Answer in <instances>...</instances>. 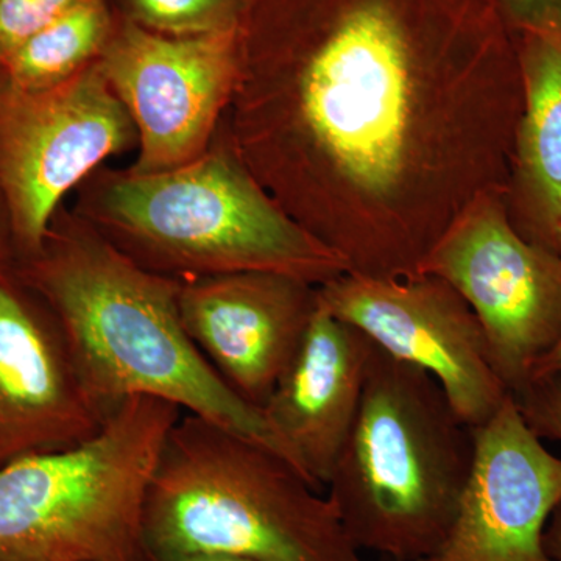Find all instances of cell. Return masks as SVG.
I'll return each mask as SVG.
<instances>
[{"label": "cell", "mask_w": 561, "mask_h": 561, "mask_svg": "<svg viewBox=\"0 0 561 561\" xmlns=\"http://www.w3.org/2000/svg\"><path fill=\"white\" fill-rule=\"evenodd\" d=\"M516 35L524 83L518 154L529 206L527 241L561 256V41Z\"/></svg>", "instance_id": "5bb4252c"}, {"label": "cell", "mask_w": 561, "mask_h": 561, "mask_svg": "<svg viewBox=\"0 0 561 561\" xmlns=\"http://www.w3.org/2000/svg\"><path fill=\"white\" fill-rule=\"evenodd\" d=\"M9 260H13V245L7 221H0V262Z\"/></svg>", "instance_id": "7402d4cb"}, {"label": "cell", "mask_w": 561, "mask_h": 561, "mask_svg": "<svg viewBox=\"0 0 561 561\" xmlns=\"http://www.w3.org/2000/svg\"><path fill=\"white\" fill-rule=\"evenodd\" d=\"M524 420L541 438L561 443V371L537 376L513 394Z\"/></svg>", "instance_id": "ac0fdd59"}, {"label": "cell", "mask_w": 561, "mask_h": 561, "mask_svg": "<svg viewBox=\"0 0 561 561\" xmlns=\"http://www.w3.org/2000/svg\"><path fill=\"white\" fill-rule=\"evenodd\" d=\"M99 62L139 138L130 173L157 175L209 149L238 73L236 28L169 36L119 11Z\"/></svg>", "instance_id": "ba28073f"}, {"label": "cell", "mask_w": 561, "mask_h": 561, "mask_svg": "<svg viewBox=\"0 0 561 561\" xmlns=\"http://www.w3.org/2000/svg\"><path fill=\"white\" fill-rule=\"evenodd\" d=\"M146 561H256V560L243 559V557L203 556V557H187V559H176V560H146Z\"/></svg>", "instance_id": "603a6c76"}, {"label": "cell", "mask_w": 561, "mask_h": 561, "mask_svg": "<svg viewBox=\"0 0 561 561\" xmlns=\"http://www.w3.org/2000/svg\"><path fill=\"white\" fill-rule=\"evenodd\" d=\"M146 560L364 561L337 508L286 457L181 413L144 497Z\"/></svg>", "instance_id": "7a4b0ae2"}, {"label": "cell", "mask_w": 561, "mask_h": 561, "mask_svg": "<svg viewBox=\"0 0 561 561\" xmlns=\"http://www.w3.org/2000/svg\"><path fill=\"white\" fill-rule=\"evenodd\" d=\"M471 430L474 457L456 518L420 561H551L545 534L561 505V457L530 430L512 393Z\"/></svg>", "instance_id": "8fae6325"}, {"label": "cell", "mask_w": 561, "mask_h": 561, "mask_svg": "<svg viewBox=\"0 0 561 561\" xmlns=\"http://www.w3.org/2000/svg\"><path fill=\"white\" fill-rule=\"evenodd\" d=\"M91 217L122 253L169 278L268 272L327 284L348 273L227 150L209 147L157 175L113 176Z\"/></svg>", "instance_id": "277c9868"}, {"label": "cell", "mask_w": 561, "mask_h": 561, "mask_svg": "<svg viewBox=\"0 0 561 561\" xmlns=\"http://www.w3.org/2000/svg\"><path fill=\"white\" fill-rule=\"evenodd\" d=\"M0 561H18L14 557L9 556V553L0 551Z\"/></svg>", "instance_id": "cb8c5ba5"}, {"label": "cell", "mask_w": 561, "mask_h": 561, "mask_svg": "<svg viewBox=\"0 0 561 561\" xmlns=\"http://www.w3.org/2000/svg\"><path fill=\"white\" fill-rule=\"evenodd\" d=\"M545 546L551 561H561V505L553 512L546 527Z\"/></svg>", "instance_id": "ffe728a7"}, {"label": "cell", "mask_w": 561, "mask_h": 561, "mask_svg": "<svg viewBox=\"0 0 561 561\" xmlns=\"http://www.w3.org/2000/svg\"><path fill=\"white\" fill-rule=\"evenodd\" d=\"M11 264L57 317L103 411L135 397L157 398L294 465L262 409L231 390L192 342L180 316V279L147 271L72 217L55 216L41 249Z\"/></svg>", "instance_id": "6da1fadb"}, {"label": "cell", "mask_w": 561, "mask_h": 561, "mask_svg": "<svg viewBox=\"0 0 561 561\" xmlns=\"http://www.w3.org/2000/svg\"><path fill=\"white\" fill-rule=\"evenodd\" d=\"M319 301L394 359L430 373L467 426H481L511 394L478 317L438 276L343 273L321 284Z\"/></svg>", "instance_id": "9c48e42d"}, {"label": "cell", "mask_w": 561, "mask_h": 561, "mask_svg": "<svg viewBox=\"0 0 561 561\" xmlns=\"http://www.w3.org/2000/svg\"><path fill=\"white\" fill-rule=\"evenodd\" d=\"M181 412L130 398L90 440L0 467V551L18 561H146L144 497Z\"/></svg>", "instance_id": "5b68a950"}, {"label": "cell", "mask_w": 561, "mask_h": 561, "mask_svg": "<svg viewBox=\"0 0 561 561\" xmlns=\"http://www.w3.org/2000/svg\"><path fill=\"white\" fill-rule=\"evenodd\" d=\"M135 133L99 60L46 90L0 83V205L13 260L41 249L62 197Z\"/></svg>", "instance_id": "8992f818"}, {"label": "cell", "mask_w": 561, "mask_h": 561, "mask_svg": "<svg viewBox=\"0 0 561 561\" xmlns=\"http://www.w3.org/2000/svg\"><path fill=\"white\" fill-rule=\"evenodd\" d=\"M420 273L468 302L494 371L518 394L561 341V256L527 241L502 210L468 214L432 247Z\"/></svg>", "instance_id": "52a82bcc"}, {"label": "cell", "mask_w": 561, "mask_h": 561, "mask_svg": "<svg viewBox=\"0 0 561 561\" xmlns=\"http://www.w3.org/2000/svg\"><path fill=\"white\" fill-rule=\"evenodd\" d=\"M515 33L561 41V0H491Z\"/></svg>", "instance_id": "d6986e66"}, {"label": "cell", "mask_w": 561, "mask_h": 561, "mask_svg": "<svg viewBox=\"0 0 561 561\" xmlns=\"http://www.w3.org/2000/svg\"><path fill=\"white\" fill-rule=\"evenodd\" d=\"M136 24L169 36H202L238 25L241 0H125Z\"/></svg>", "instance_id": "2e32d148"}, {"label": "cell", "mask_w": 561, "mask_h": 561, "mask_svg": "<svg viewBox=\"0 0 561 561\" xmlns=\"http://www.w3.org/2000/svg\"><path fill=\"white\" fill-rule=\"evenodd\" d=\"M83 0H0V62Z\"/></svg>", "instance_id": "e0dca14e"}, {"label": "cell", "mask_w": 561, "mask_h": 561, "mask_svg": "<svg viewBox=\"0 0 561 561\" xmlns=\"http://www.w3.org/2000/svg\"><path fill=\"white\" fill-rule=\"evenodd\" d=\"M375 343L320 305L262 412L291 461L320 490L359 412Z\"/></svg>", "instance_id": "4fadbf2b"}, {"label": "cell", "mask_w": 561, "mask_h": 561, "mask_svg": "<svg viewBox=\"0 0 561 561\" xmlns=\"http://www.w3.org/2000/svg\"><path fill=\"white\" fill-rule=\"evenodd\" d=\"M556 371H561V341L557 343L556 348H553L551 353H549L548 356H546L545 359H542L540 364H538L537 370H535L534 378H537V376L548 375V373Z\"/></svg>", "instance_id": "44dd1931"}, {"label": "cell", "mask_w": 561, "mask_h": 561, "mask_svg": "<svg viewBox=\"0 0 561 561\" xmlns=\"http://www.w3.org/2000/svg\"><path fill=\"white\" fill-rule=\"evenodd\" d=\"M108 416L49 306L0 262V467L90 440Z\"/></svg>", "instance_id": "30bf717a"}, {"label": "cell", "mask_w": 561, "mask_h": 561, "mask_svg": "<svg viewBox=\"0 0 561 561\" xmlns=\"http://www.w3.org/2000/svg\"><path fill=\"white\" fill-rule=\"evenodd\" d=\"M311 286L268 272L180 279V316L217 375L262 409L319 308V290Z\"/></svg>", "instance_id": "7c38bea8"}, {"label": "cell", "mask_w": 561, "mask_h": 561, "mask_svg": "<svg viewBox=\"0 0 561 561\" xmlns=\"http://www.w3.org/2000/svg\"><path fill=\"white\" fill-rule=\"evenodd\" d=\"M474 438L430 373L375 345L328 497L359 551L420 561L451 529Z\"/></svg>", "instance_id": "3957f363"}, {"label": "cell", "mask_w": 561, "mask_h": 561, "mask_svg": "<svg viewBox=\"0 0 561 561\" xmlns=\"http://www.w3.org/2000/svg\"><path fill=\"white\" fill-rule=\"evenodd\" d=\"M117 14L110 0H83L0 62V83L36 91L72 79L99 60Z\"/></svg>", "instance_id": "9a60e30c"}, {"label": "cell", "mask_w": 561, "mask_h": 561, "mask_svg": "<svg viewBox=\"0 0 561 561\" xmlns=\"http://www.w3.org/2000/svg\"><path fill=\"white\" fill-rule=\"evenodd\" d=\"M382 561H398V560L382 559Z\"/></svg>", "instance_id": "d4e9b609"}]
</instances>
